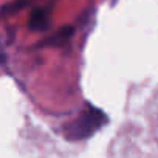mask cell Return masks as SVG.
Returning <instances> with one entry per match:
<instances>
[{
    "mask_svg": "<svg viewBox=\"0 0 158 158\" xmlns=\"http://www.w3.org/2000/svg\"><path fill=\"white\" fill-rule=\"evenodd\" d=\"M106 123H107V116L104 115L102 110L96 107H89L74 123H71L65 129V135L68 139L73 141L85 139L92 136L98 129H101Z\"/></svg>",
    "mask_w": 158,
    "mask_h": 158,
    "instance_id": "obj_1",
    "label": "cell"
},
{
    "mask_svg": "<svg viewBox=\"0 0 158 158\" xmlns=\"http://www.w3.org/2000/svg\"><path fill=\"white\" fill-rule=\"evenodd\" d=\"M47 25H48V14H47V11L45 10H36L31 14V17H30V27L33 30L40 31V30H45Z\"/></svg>",
    "mask_w": 158,
    "mask_h": 158,
    "instance_id": "obj_2",
    "label": "cell"
},
{
    "mask_svg": "<svg viewBox=\"0 0 158 158\" xmlns=\"http://www.w3.org/2000/svg\"><path fill=\"white\" fill-rule=\"evenodd\" d=\"M71 34H73V30H71L70 27H67V28L57 31V33L54 34V37H51V39L48 40V44H51V45H60V44H64L67 39H70Z\"/></svg>",
    "mask_w": 158,
    "mask_h": 158,
    "instance_id": "obj_3",
    "label": "cell"
}]
</instances>
